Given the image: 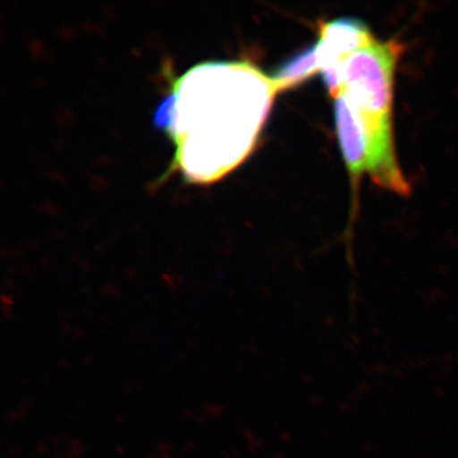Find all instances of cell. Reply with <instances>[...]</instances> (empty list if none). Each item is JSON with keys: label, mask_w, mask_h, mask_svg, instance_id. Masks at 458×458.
<instances>
[{"label": "cell", "mask_w": 458, "mask_h": 458, "mask_svg": "<svg viewBox=\"0 0 458 458\" xmlns=\"http://www.w3.org/2000/svg\"><path fill=\"white\" fill-rule=\"evenodd\" d=\"M171 77L153 117L174 148L167 174L214 184L253 152L277 90L248 60L200 62Z\"/></svg>", "instance_id": "obj_1"}, {"label": "cell", "mask_w": 458, "mask_h": 458, "mask_svg": "<svg viewBox=\"0 0 458 458\" xmlns=\"http://www.w3.org/2000/svg\"><path fill=\"white\" fill-rule=\"evenodd\" d=\"M404 51L396 39H375L349 57L343 66L341 93L353 112L393 116L394 72Z\"/></svg>", "instance_id": "obj_2"}, {"label": "cell", "mask_w": 458, "mask_h": 458, "mask_svg": "<svg viewBox=\"0 0 458 458\" xmlns=\"http://www.w3.org/2000/svg\"><path fill=\"white\" fill-rule=\"evenodd\" d=\"M368 25L356 17H339L318 25L317 42L320 72L332 98L341 93L344 64L360 48L375 41Z\"/></svg>", "instance_id": "obj_3"}, {"label": "cell", "mask_w": 458, "mask_h": 458, "mask_svg": "<svg viewBox=\"0 0 458 458\" xmlns=\"http://www.w3.org/2000/svg\"><path fill=\"white\" fill-rule=\"evenodd\" d=\"M335 119L344 162L352 180L357 182L368 174V148L358 120L342 95L335 99Z\"/></svg>", "instance_id": "obj_4"}, {"label": "cell", "mask_w": 458, "mask_h": 458, "mask_svg": "<svg viewBox=\"0 0 458 458\" xmlns=\"http://www.w3.org/2000/svg\"><path fill=\"white\" fill-rule=\"evenodd\" d=\"M320 72L317 43L285 61L271 76L277 93L288 90Z\"/></svg>", "instance_id": "obj_5"}]
</instances>
